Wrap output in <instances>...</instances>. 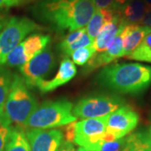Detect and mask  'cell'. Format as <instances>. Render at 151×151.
Wrapping results in <instances>:
<instances>
[{
	"instance_id": "obj_34",
	"label": "cell",
	"mask_w": 151,
	"mask_h": 151,
	"mask_svg": "<svg viewBox=\"0 0 151 151\" xmlns=\"http://www.w3.org/2000/svg\"><path fill=\"white\" fill-rule=\"evenodd\" d=\"M149 135H150V143H151V126H150V128L149 129Z\"/></svg>"
},
{
	"instance_id": "obj_31",
	"label": "cell",
	"mask_w": 151,
	"mask_h": 151,
	"mask_svg": "<svg viewBox=\"0 0 151 151\" xmlns=\"http://www.w3.org/2000/svg\"><path fill=\"white\" fill-rule=\"evenodd\" d=\"M130 0H114V4H113V10L119 11L126 4H128Z\"/></svg>"
},
{
	"instance_id": "obj_12",
	"label": "cell",
	"mask_w": 151,
	"mask_h": 151,
	"mask_svg": "<svg viewBox=\"0 0 151 151\" xmlns=\"http://www.w3.org/2000/svg\"><path fill=\"white\" fill-rule=\"evenodd\" d=\"M123 28L119 30V34L115 36L112 43L109 45L108 48L103 52H99L97 55H95L92 59L86 63L84 70H82V73H85V74L90 73L91 71L96 70L97 68H99L101 66H106L116 59L124 57L123 38H122Z\"/></svg>"
},
{
	"instance_id": "obj_27",
	"label": "cell",
	"mask_w": 151,
	"mask_h": 151,
	"mask_svg": "<svg viewBox=\"0 0 151 151\" xmlns=\"http://www.w3.org/2000/svg\"><path fill=\"white\" fill-rule=\"evenodd\" d=\"M36 0H0V9L12 8L34 4Z\"/></svg>"
},
{
	"instance_id": "obj_3",
	"label": "cell",
	"mask_w": 151,
	"mask_h": 151,
	"mask_svg": "<svg viewBox=\"0 0 151 151\" xmlns=\"http://www.w3.org/2000/svg\"><path fill=\"white\" fill-rule=\"evenodd\" d=\"M29 88L21 76L14 75L2 117L19 129L24 128L29 117L38 107L37 101Z\"/></svg>"
},
{
	"instance_id": "obj_33",
	"label": "cell",
	"mask_w": 151,
	"mask_h": 151,
	"mask_svg": "<svg viewBox=\"0 0 151 151\" xmlns=\"http://www.w3.org/2000/svg\"><path fill=\"white\" fill-rule=\"evenodd\" d=\"M145 4L146 7H150L151 8V0H143Z\"/></svg>"
},
{
	"instance_id": "obj_29",
	"label": "cell",
	"mask_w": 151,
	"mask_h": 151,
	"mask_svg": "<svg viewBox=\"0 0 151 151\" xmlns=\"http://www.w3.org/2000/svg\"><path fill=\"white\" fill-rule=\"evenodd\" d=\"M139 24L145 25V26L151 28V8L146 7L145 16H144V18H143V19H142V21L140 22Z\"/></svg>"
},
{
	"instance_id": "obj_25",
	"label": "cell",
	"mask_w": 151,
	"mask_h": 151,
	"mask_svg": "<svg viewBox=\"0 0 151 151\" xmlns=\"http://www.w3.org/2000/svg\"><path fill=\"white\" fill-rule=\"evenodd\" d=\"M11 125L0 116V151H4L6 144L11 131Z\"/></svg>"
},
{
	"instance_id": "obj_16",
	"label": "cell",
	"mask_w": 151,
	"mask_h": 151,
	"mask_svg": "<svg viewBox=\"0 0 151 151\" xmlns=\"http://www.w3.org/2000/svg\"><path fill=\"white\" fill-rule=\"evenodd\" d=\"M117 13L112 9H96L93 15L86 24V34L92 40H95L98 33L101 31L107 24L113 20V17Z\"/></svg>"
},
{
	"instance_id": "obj_8",
	"label": "cell",
	"mask_w": 151,
	"mask_h": 151,
	"mask_svg": "<svg viewBox=\"0 0 151 151\" xmlns=\"http://www.w3.org/2000/svg\"><path fill=\"white\" fill-rule=\"evenodd\" d=\"M139 116L133 108L124 105L116 111L108 114L105 141L123 139L137 127Z\"/></svg>"
},
{
	"instance_id": "obj_7",
	"label": "cell",
	"mask_w": 151,
	"mask_h": 151,
	"mask_svg": "<svg viewBox=\"0 0 151 151\" xmlns=\"http://www.w3.org/2000/svg\"><path fill=\"white\" fill-rule=\"evenodd\" d=\"M107 118L108 116H104L76 121L73 143L80 147L100 151V147L105 141Z\"/></svg>"
},
{
	"instance_id": "obj_11",
	"label": "cell",
	"mask_w": 151,
	"mask_h": 151,
	"mask_svg": "<svg viewBox=\"0 0 151 151\" xmlns=\"http://www.w3.org/2000/svg\"><path fill=\"white\" fill-rule=\"evenodd\" d=\"M25 134L30 151H58L64 142L63 132L59 129H30Z\"/></svg>"
},
{
	"instance_id": "obj_18",
	"label": "cell",
	"mask_w": 151,
	"mask_h": 151,
	"mask_svg": "<svg viewBox=\"0 0 151 151\" xmlns=\"http://www.w3.org/2000/svg\"><path fill=\"white\" fill-rule=\"evenodd\" d=\"M121 151H151L149 132H136L126 137Z\"/></svg>"
},
{
	"instance_id": "obj_5",
	"label": "cell",
	"mask_w": 151,
	"mask_h": 151,
	"mask_svg": "<svg viewBox=\"0 0 151 151\" xmlns=\"http://www.w3.org/2000/svg\"><path fill=\"white\" fill-rule=\"evenodd\" d=\"M40 29L41 26L27 17H11L0 30V65L5 64L7 56L28 35Z\"/></svg>"
},
{
	"instance_id": "obj_2",
	"label": "cell",
	"mask_w": 151,
	"mask_h": 151,
	"mask_svg": "<svg viewBox=\"0 0 151 151\" xmlns=\"http://www.w3.org/2000/svg\"><path fill=\"white\" fill-rule=\"evenodd\" d=\"M99 85L122 94L137 95L151 85V65L121 63L105 66L97 76Z\"/></svg>"
},
{
	"instance_id": "obj_28",
	"label": "cell",
	"mask_w": 151,
	"mask_h": 151,
	"mask_svg": "<svg viewBox=\"0 0 151 151\" xmlns=\"http://www.w3.org/2000/svg\"><path fill=\"white\" fill-rule=\"evenodd\" d=\"M97 9H113L114 0H92Z\"/></svg>"
},
{
	"instance_id": "obj_35",
	"label": "cell",
	"mask_w": 151,
	"mask_h": 151,
	"mask_svg": "<svg viewBox=\"0 0 151 151\" xmlns=\"http://www.w3.org/2000/svg\"><path fill=\"white\" fill-rule=\"evenodd\" d=\"M0 28H1V26H0Z\"/></svg>"
},
{
	"instance_id": "obj_9",
	"label": "cell",
	"mask_w": 151,
	"mask_h": 151,
	"mask_svg": "<svg viewBox=\"0 0 151 151\" xmlns=\"http://www.w3.org/2000/svg\"><path fill=\"white\" fill-rule=\"evenodd\" d=\"M55 65V60L53 52L50 48H45L27 63L21 65L19 70L29 88L37 87L38 84L44 81L45 77L50 74Z\"/></svg>"
},
{
	"instance_id": "obj_26",
	"label": "cell",
	"mask_w": 151,
	"mask_h": 151,
	"mask_svg": "<svg viewBox=\"0 0 151 151\" xmlns=\"http://www.w3.org/2000/svg\"><path fill=\"white\" fill-rule=\"evenodd\" d=\"M125 138L104 141L100 147V151H121L124 145Z\"/></svg>"
},
{
	"instance_id": "obj_10",
	"label": "cell",
	"mask_w": 151,
	"mask_h": 151,
	"mask_svg": "<svg viewBox=\"0 0 151 151\" xmlns=\"http://www.w3.org/2000/svg\"><path fill=\"white\" fill-rule=\"evenodd\" d=\"M50 41V37L48 35L34 34L12 50L7 56L5 64L12 67H20L46 48Z\"/></svg>"
},
{
	"instance_id": "obj_32",
	"label": "cell",
	"mask_w": 151,
	"mask_h": 151,
	"mask_svg": "<svg viewBox=\"0 0 151 151\" xmlns=\"http://www.w3.org/2000/svg\"><path fill=\"white\" fill-rule=\"evenodd\" d=\"M76 151H99L96 150H92V149H88V148H85V147H79L78 150Z\"/></svg>"
},
{
	"instance_id": "obj_20",
	"label": "cell",
	"mask_w": 151,
	"mask_h": 151,
	"mask_svg": "<svg viewBox=\"0 0 151 151\" xmlns=\"http://www.w3.org/2000/svg\"><path fill=\"white\" fill-rule=\"evenodd\" d=\"M14 75L7 68L0 65V116L3 115L7 97L10 90Z\"/></svg>"
},
{
	"instance_id": "obj_15",
	"label": "cell",
	"mask_w": 151,
	"mask_h": 151,
	"mask_svg": "<svg viewBox=\"0 0 151 151\" xmlns=\"http://www.w3.org/2000/svg\"><path fill=\"white\" fill-rule=\"evenodd\" d=\"M126 24L123 21L119 11L115 14L113 20L107 24L98 33L94 40V47L98 52H103L112 43L113 39L119 34V30Z\"/></svg>"
},
{
	"instance_id": "obj_4",
	"label": "cell",
	"mask_w": 151,
	"mask_h": 151,
	"mask_svg": "<svg viewBox=\"0 0 151 151\" xmlns=\"http://www.w3.org/2000/svg\"><path fill=\"white\" fill-rule=\"evenodd\" d=\"M72 109L73 104L64 98L45 102L38 105L30 114L24 128L50 129L65 126L77 119L72 113Z\"/></svg>"
},
{
	"instance_id": "obj_17",
	"label": "cell",
	"mask_w": 151,
	"mask_h": 151,
	"mask_svg": "<svg viewBox=\"0 0 151 151\" xmlns=\"http://www.w3.org/2000/svg\"><path fill=\"white\" fill-rule=\"evenodd\" d=\"M146 5L143 0H130L119 11L123 21L128 24H140L145 16Z\"/></svg>"
},
{
	"instance_id": "obj_24",
	"label": "cell",
	"mask_w": 151,
	"mask_h": 151,
	"mask_svg": "<svg viewBox=\"0 0 151 151\" xmlns=\"http://www.w3.org/2000/svg\"><path fill=\"white\" fill-rule=\"evenodd\" d=\"M86 32V28H81L77 30H75L73 32H70L66 36L65 39L59 44L58 45V49L62 52L65 48H67L70 45L73 44L76 42V40H78Z\"/></svg>"
},
{
	"instance_id": "obj_23",
	"label": "cell",
	"mask_w": 151,
	"mask_h": 151,
	"mask_svg": "<svg viewBox=\"0 0 151 151\" xmlns=\"http://www.w3.org/2000/svg\"><path fill=\"white\" fill-rule=\"evenodd\" d=\"M93 44H94V40H92V38L89 37V35L86 32L78 40H76V42L70 45L61 53H63L66 56H68V55H70L76 50L87 46V45H93Z\"/></svg>"
},
{
	"instance_id": "obj_14",
	"label": "cell",
	"mask_w": 151,
	"mask_h": 151,
	"mask_svg": "<svg viewBox=\"0 0 151 151\" xmlns=\"http://www.w3.org/2000/svg\"><path fill=\"white\" fill-rule=\"evenodd\" d=\"M150 33L151 28L145 25L139 24H125L122 29L124 57L131 54Z\"/></svg>"
},
{
	"instance_id": "obj_6",
	"label": "cell",
	"mask_w": 151,
	"mask_h": 151,
	"mask_svg": "<svg viewBox=\"0 0 151 151\" xmlns=\"http://www.w3.org/2000/svg\"><path fill=\"white\" fill-rule=\"evenodd\" d=\"M124 105V99L117 95H90L81 98L74 106L72 113L76 118L95 119L108 116Z\"/></svg>"
},
{
	"instance_id": "obj_1",
	"label": "cell",
	"mask_w": 151,
	"mask_h": 151,
	"mask_svg": "<svg viewBox=\"0 0 151 151\" xmlns=\"http://www.w3.org/2000/svg\"><path fill=\"white\" fill-rule=\"evenodd\" d=\"M95 10L92 0H36L31 7L36 19L57 32L84 28Z\"/></svg>"
},
{
	"instance_id": "obj_22",
	"label": "cell",
	"mask_w": 151,
	"mask_h": 151,
	"mask_svg": "<svg viewBox=\"0 0 151 151\" xmlns=\"http://www.w3.org/2000/svg\"><path fill=\"white\" fill-rule=\"evenodd\" d=\"M96 51L94 45H90L75 50L70 56L73 63L77 65H84L96 55Z\"/></svg>"
},
{
	"instance_id": "obj_30",
	"label": "cell",
	"mask_w": 151,
	"mask_h": 151,
	"mask_svg": "<svg viewBox=\"0 0 151 151\" xmlns=\"http://www.w3.org/2000/svg\"><path fill=\"white\" fill-rule=\"evenodd\" d=\"M58 151H76L74 145L72 143L67 142V141H64L62 143L61 146L60 147L59 150Z\"/></svg>"
},
{
	"instance_id": "obj_13",
	"label": "cell",
	"mask_w": 151,
	"mask_h": 151,
	"mask_svg": "<svg viewBox=\"0 0 151 151\" xmlns=\"http://www.w3.org/2000/svg\"><path fill=\"white\" fill-rule=\"evenodd\" d=\"M76 75V68L67 56L61 60L56 75L50 80H44L38 84L37 88L42 93L52 92L57 87L70 81Z\"/></svg>"
},
{
	"instance_id": "obj_21",
	"label": "cell",
	"mask_w": 151,
	"mask_h": 151,
	"mask_svg": "<svg viewBox=\"0 0 151 151\" xmlns=\"http://www.w3.org/2000/svg\"><path fill=\"white\" fill-rule=\"evenodd\" d=\"M126 58L151 63V33L146 35L139 46Z\"/></svg>"
},
{
	"instance_id": "obj_19",
	"label": "cell",
	"mask_w": 151,
	"mask_h": 151,
	"mask_svg": "<svg viewBox=\"0 0 151 151\" xmlns=\"http://www.w3.org/2000/svg\"><path fill=\"white\" fill-rule=\"evenodd\" d=\"M4 151H30L25 133L22 129L12 128Z\"/></svg>"
}]
</instances>
